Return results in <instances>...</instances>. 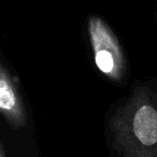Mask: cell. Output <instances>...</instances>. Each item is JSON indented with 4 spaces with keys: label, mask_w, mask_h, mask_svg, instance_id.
<instances>
[{
    "label": "cell",
    "mask_w": 157,
    "mask_h": 157,
    "mask_svg": "<svg viewBox=\"0 0 157 157\" xmlns=\"http://www.w3.org/2000/svg\"><path fill=\"white\" fill-rule=\"evenodd\" d=\"M132 131L138 141L145 146L157 143V111L150 105H143L136 111Z\"/></svg>",
    "instance_id": "3"
},
{
    "label": "cell",
    "mask_w": 157,
    "mask_h": 157,
    "mask_svg": "<svg viewBox=\"0 0 157 157\" xmlns=\"http://www.w3.org/2000/svg\"><path fill=\"white\" fill-rule=\"evenodd\" d=\"M0 113L3 114L12 124L23 126L25 113L16 86L11 76L0 66Z\"/></svg>",
    "instance_id": "2"
},
{
    "label": "cell",
    "mask_w": 157,
    "mask_h": 157,
    "mask_svg": "<svg viewBox=\"0 0 157 157\" xmlns=\"http://www.w3.org/2000/svg\"><path fill=\"white\" fill-rule=\"evenodd\" d=\"M88 33L94 52V60L101 73L112 80H120L124 72V56L117 39L101 18L88 21Z\"/></svg>",
    "instance_id": "1"
},
{
    "label": "cell",
    "mask_w": 157,
    "mask_h": 157,
    "mask_svg": "<svg viewBox=\"0 0 157 157\" xmlns=\"http://www.w3.org/2000/svg\"><path fill=\"white\" fill-rule=\"evenodd\" d=\"M0 157H6L5 153H3V151H2V148H1V147H0Z\"/></svg>",
    "instance_id": "4"
}]
</instances>
